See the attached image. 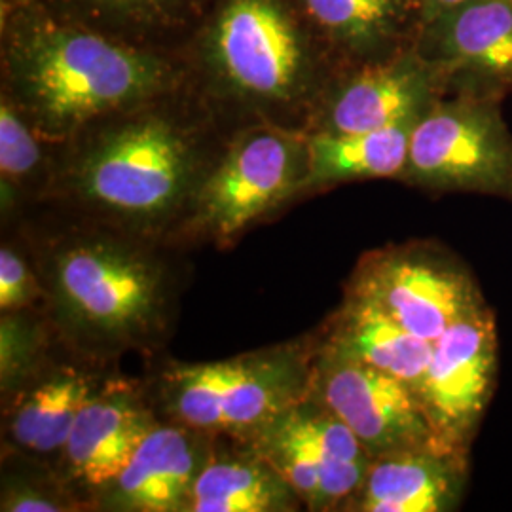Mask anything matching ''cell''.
<instances>
[{"label": "cell", "mask_w": 512, "mask_h": 512, "mask_svg": "<svg viewBox=\"0 0 512 512\" xmlns=\"http://www.w3.org/2000/svg\"><path fill=\"white\" fill-rule=\"evenodd\" d=\"M158 241L82 220L37 255L57 336L86 359H114L162 344L177 308V275Z\"/></svg>", "instance_id": "6da1fadb"}, {"label": "cell", "mask_w": 512, "mask_h": 512, "mask_svg": "<svg viewBox=\"0 0 512 512\" xmlns=\"http://www.w3.org/2000/svg\"><path fill=\"white\" fill-rule=\"evenodd\" d=\"M4 67L12 103L37 135L57 141L139 109L171 84L162 59L42 16L14 25Z\"/></svg>", "instance_id": "7a4b0ae2"}, {"label": "cell", "mask_w": 512, "mask_h": 512, "mask_svg": "<svg viewBox=\"0 0 512 512\" xmlns=\"http://www.w3.org/2000/svg\"><path fill=\"white\" fill-rule=\"evenodd\" d=\"M143 107L97 133L61 186L76 217L160 243L183 230L211 167L186 129Z\"/></svg>", "instance_id": "3957f363"}, {"label": "cell", "mask_w": 512, "mask_h": 512, "mask_svg": "<svg viewBox=\"0 0 512 512\" xmlns=\"http://www.w3.org/2000/svg\"><path fill=\"white\" fill-rule=\"evenodd\" d=\"M317 346L291 342L213 363H171L158 378L165 420L245 442L310 395Z\"/></svg>", "instance_id": "277c9868"}, {"label": "cell", "mask_w": 512, "mask_h": 512, "mask_svg": "<svg viewBox=\"0 0 512 512\" xmlns=\"http://www.w3.org/2000/svg\"><path fill=\"white\" fill-rule=\"evenodd\" d=\"M401 179L431 192L512 200V133L501 97L442 95L414 124Z\"/></svg>", "instance_id": "5b68a950"}, {"label": "cell", "mask_w": 512, "mask_h": 512, "mask_svg": "<svg viewBox=\"0 0 512 512\" xmlns=\"http://www.w3.org/2000/svg\"><path fill=\"white\" fill-rule=\"evenodd\" d=\"M306 175L308 139L277 129L249 131L209 169L181 232L232 245L304 190Z\"/></svg>", "instance_id": "8992f818"}, {"label": "cell", "mask_w": 512, "mask_h": 512, "mask_svg": "<svg viewBox=\"0 0 512 512\" xmlns=\"http://www.w3.org/2000/svg\"><path fill=\"white\" fill-rule=\"evenodd\" d=\"M346 294L380 308L427 342H435L456 321L486 306L469 268L429 241L368 253L357 264Z\"/></svg>", "instance_id": "52a82bcc"}, {"label": "cell", "mask_w": 512, "mask_h": 512, "mask_svg": "<svg viewBox=\"0 0 512 512\" xmlns=\"http://www.w3.org/2000/svg\"><path fill=\"white\" fill-rule=\"evenodd\" d=\"M220 80L243 99L293 105L311 86V59L279 0H228L209 40Z\"/></svg>", "instance_id": "ba28073f"}, {"label": "cell", "mask_w": 512, "mask_h": 512, "mask_svg": "<svg viewBox=\"0 0 512 512\" xmlns=\"http://www.w3.org/2000/svg\"><path fill=\"white\" fill-rule=\"evenodd\" d=\"M495 376L497 323L486 304L433 342L418 397L439 444L469 454L492 401Z\"/></svg>", "instance_id": "9c48e42d"}, {"label": "cell", "mask_w": 512, "mask_h": 512, "mask_svg": "<svg viewBox=\"0 0 512 512\" xmlns=\"http://www.w3.org/2000/svg\"><path fill=\"white\" fill-rule=\"evenodd\" d=\"M310 393L348 425L372 459L437 442L412 385L319 346Z\"/></svg>", "instance_id": "30bf717a"}, {"label": "cell", "mask_w": 512, "mask_h": 512, "mask_svg": "<svg viewBox=\"0 0 512 512\" xmlns=\"http://www.w3.org/2000/svg\"><path fill=\"white\" fill-rule=\"evenodd\" d=\"M418 54L446 93L512 92V0H469L423 23Z\"/></svg>", "instance_id": "8fae6325"}, {"label": "cell", "mask_w": 512, "mask_h": 512, "mask_svg": "<svg viewBox=\"0 0 512 512\" xmlns=\"http://www.w3.org/2000/svg\"><path fill=\"white\" fill-rule=\"evenodd\" d=\"M158 421L137 385L103 382L78 412L57 473L86 505H95Z\"/></svg>", "instance_id": "7c38bea8"}, {"label": "cell", "mask_w": 512, "mask_h": 512, "mask_svg": "<svg viewBox=\"0 0 512 512\" xmlns=\"http://www.w3.org/2000/svg\"><path fill=\"white\" fill-rule=\"evenodd\" d=\"M207 435L158 421L126 467L95 501L101 511L186 512L190 490L209 456Z\"/></svg>", "instance_id": "4fadbf2b"}, {"label": "cell", "mask_w": 512, "mask_h": 512, "mask_svg": "<svg viewBox=\"0 0 512 512\" xmlns=\"http://www.w3.org/2000/svg\"><path fill=\"white\" fill-rule=\"evenodd\" d=\"M446 88L437 71L416 54L370 67L330 95L319 131L363 133L418 120Z\"/></svg>", "instance_id": "5bb4252c"}, {"label": "cell", "mask_w": 512, "mask_h": 512, "mask_svg": "<svg viewBox=\"0 0 512 512\" xmlns=\"http://www.w3.org/2000/svg\"><path fill=\"white\" fill-rule=\"evenodd\" d=\"M469 454L439 442L370 459L348 511H456L467 486Z\"/></svg>", "instance_id": "9a60e30c"}, {"label": "cell", "mask_w": 512, "mask_h": 512, "mask_svg": "<svg viewBox=\"0 0 512 512\" xmlns=\"http://www.w3.org/2000/svg\"><path fill=\"white\" fill-rule=\"evenodd\" d=\"M99 385V378L84 368H42L10 397L4 414L10 446L42 463L50 458L57 463L78 412Z\"/></svg>", "instance_id": "2e32d148"}, {"label": "cell", "mask_w": 512, "mask_h": 512, "mask_svg": "<svg viewBox=\"0 0 512 512\" xmlns=\"http://www.w3.org/2000/svg\"><path fill=\"white\" fill-rule=\"evenodd\" d=\"M317 346L387 372L418 391L433 342L404 329L380 308L346 294L342 308L332 315Z\"/></svg>", "instance_id": "e0dca14e"}, {"label": "cell", "mask_w": 512, "mask_h": 512, "mask_svg": "<svg viewBox=\"0 0 512 512\" xmlns=\"http://www.w3.org/2000/svg\"><path fill=\"white\" fill-rule=\"evenodd\" d=\"M302 505L289 482L247 444L241 452H209L186 512H293Z\"/></svg>", "instance_id": "ac0fdd59"}, {"label": "cell", "mask_w": 512, "mask_h": 512, "mask_svg": "<svg viewBox=\"0 0 512 512\" xmlns=\"http://www.w3.org/2000/svg\"><path fill=\"white\" fill-rule=\"evenodd\" d=\"M418 120L363 133H313L308 137L304 190L366 179H401L408 160L410 135Z\"/></svg>", "instance_id": "d6986e66"}, {"label": "cell", "mask_w": 512, "mask_h": 512, "mask_svg": "<svg viewBox=\"0 0 512 512\" xmlns=\"http://www.w3.org/2000/svg\"><path fill=\"white\" fill-rule=\"evenodd\" d=\"M332 40L355 55L384 52L410 12V0H302Z\"/></svg>", "instance_id": "ffe728a7"}, {"label": "cell", "mask_w": 512, "mask_h": 512, "mask_svg": "<svg viewBox=\"0 0 512 512\" xmlns=\"http://www.w3.org/2000/svg\"><path fill=\"white\" fill-rule=\"evenodd\" d=\"M42 160L38 135L27 118L19 112L8 95L0 105V173H2V209L16 200V192L23 188Z\"/></svg>", "instance_id": "44dd1931"}, {"label": "cell", "mask_w": 512, "mask_h": 512, "mask_svg": "<svg viewBox=\"0 0 512 512\" xmlns=\"http://www.w3.org/2000/svg\"><path fill=\"white\" fill-rule=\"evenodd\" d=\"M0 338L2 393L4 397H12L44 368L40 361L42 332L37 323H31L23 315V311H14L8 313V317H2Z\"/></svg>", "instance_id": "7402d4cb"}, {"label": "cell", "mask_w": 512, "mask_h": 512, "mask_svg": "<svg viewBox=\"0 0 512 512\" xmlns=\"http://www.w3.org/2000/svg\"><path fill=\"white\" fill-rule=\"evenodd\" d=\"M86 509V503L74 494L57 471L48 475L4 473L0 511L71 512Z\"/></svg>", "instance_id": "603a6c76"}, {"label": "cell", "mask_w": 512, "mask_h": 512, "mask_svg": "<svg viewBox=\"0 0 512 512\" xmlns=\"http://www.w3.org/2000/svg\"><path fill=\"white\" fill-rule=\"evenodd\" d=\"M44 300V289L35 264L10 243L0 249V311H27Z\"/></svg>", "instance_id": "cb8c5ba5"}, {"label": "cell", "mask_w": 512, "mask_h": 512, "mask_svg": "<svg viewBox=\"0 0 512 512\" xmlns=\"http://www.w3.org/2000/svg\"><path fill=\"white\" fill-rule=\"evenodd\" d=\"M95 12L124 21L158 18L173 0H82Z\"/></svg>", "instance_id": "d4e9b609"}, {"label": "cell", "mask_w": 512, "mask_h": 512, "mask_svg": "<svg viewBox=\"0 0 512 512\" xmlns=\"http://www.w3.org/2000/svg\"><path fill=\"white\" fill-rule=\"evenodd\" d=\"M465 2H469V0H420L421 25L439 18L442 14L458 8Z\"/></svg>", "instance_id": "484cf974"}]
</instances>
